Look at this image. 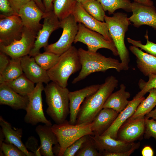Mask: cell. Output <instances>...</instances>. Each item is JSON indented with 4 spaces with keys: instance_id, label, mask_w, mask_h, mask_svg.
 Instances as JSON below:
<instances>
[{
    "instance_id": "obj_1",
    "label": "cell",
    "mask_w": 156,
    "mask_h": 156,
    "mask_svg": "<svg viewBox=\"0 0 156 156\" xmlns=\"http://www.w3.org/2000/svg\"><path fill=\"white\" fill-rule=\"evenodd\" d=\"M118 83V80L114 76L107 77L99 89L83 101L80 107L76 124L91 122L103 108L107 99Z\"/></svg>"
},
{
    "instance_id": "obj_2",
    "label": "cell",
    "mask_w": 156,
    "mask_h": 156,
    "mask_svg": "<svg viewBox=\"0 0 156 156\" xmlns=\"http://www.w3.org/2000/svg\"><path fill=\"white\" fill-rule=\"evenodd\" d=\"M81 68L78 75L73 80L75 84L96 72H105L114 69L118 72L123 70L121 62L111 57H106L98 52H92L80 48L78 49Z\"/></svg>"
},
{
    "instance_id": "obj_3",
    "label": "cell",
    "mask_w": 156,
    "mask_h": 156,
    "mask_svg": "<svg viewBox=\"0 0 156 156\" xmlns=\"http://www.w3.org/2000/svg\"><path fill=\"white\" fill-rule=\"evenodd\" d=\"M44 90L48 105L47 114L55 124L63 123L70 114L69 91L53 81L47 83Z\"/></svg>"
},
{
    "instance_id": "obj_4",
    "label": "cell",
    "mask_w": 156,
    "mask_h": 156,
    "mask_svg": "<svg viewBox=\"0 0 156 156\" xmlns=\"http://www.w3.org/2000/svg\"><path fill=\"white\" fill-rule=\"evenodd\" d=\"M105 21L108 25L109 34L118 51L123 70H127L130 56L125 45V38L131 22L126 14L120 12L114 13L112 16L106 15Z\"/></svg>"
},
{
    "instance_id": "obj_5",
    "label": "cell",
    "mask_w": 156,
    "mask_h": 156,
    "mask_svg": "<svg viewBox=\"0 0 156 156\" xmlns=\"http://www.w3.org/2000/svg\"><path fill=\"white\" fill-rule=\"evenodd\" d=\"M81 68L78 49L72 46L60 56L57 63L47 72L51 81L62 87L66 88L70 77Z\"/></svg>"
},
{
    "instance_id": "obj_6",
    "label": "cell",
    "mask_w": 156,
    "mask_h": 156,
    "mask_svg": "<svg viewBox=\"0 0 156 156\" xmlns=\"http://www.w3.org/2000/svg\"><path fill=\"white\" fill-rule=\"evenodd\" d=\"M91 126V122L72 125L67 120L62 123L52 125V128L59 145L57 155L63 156L68 147L83 136L93 135Z\"/></svg>"
},
{
    "instance_id": "obj_7",
    "label": "cell",
    "mask_w": 156,
    "mask_h": 156,
    "mask_svg": "<svg viewBox=\"0 0 156 156\" xmlns=\"http://www.w3.org/2000/svg\"><path fill=\"white\" fill-rule=\"evenodd\" d=\"M78 23V29L74 43L79 42L83 43L91 52H96L100 49L105 48L111 51L114 55H119L113 41L108 40L101 34L88 28L82 23Z\"/></svg>"
},
{
    "instance_id": "obj_8",
    "label": "cell",
    "mask_w": 156,
    "mask_h": 156,
    "mask_svg": "<svg viewBox=\"0 0 156 156\" xmlns=\"http://www.w3.org/2000/svg\"><path fill=\"white\" fill-rule=\"evenodd\" d=\"M62 34L58 40L44 48L45 51L60 55L72 46L78 29V25L73 14L60 21Z\"/></svg>"
},
{
    "instance_id": "obj_9",
    "label": "cell",
    "mask_w": 156,
    "mask_h": 156,
    "mask_svg": "<svg viewBox=\"0 0 156 156\" xmlns=\"http://www.w3.org/2000/svg\"><path fill=\"white\" fill-rule=\"evenodd\" d=\"M44 89L42 83H37L34 90L27 96L29 102L24 118L26 123L33 125L39 123L52 125L51 121L45 117L43 111L42 93Z\"/></svg>"
},
{
    "instance_id": "obj_10",
    "label": "cell",
    "mask_w": 156,
    "mask_h": 156,
    "mask_svg": "<svg viewBox=\"0 0 156 156\" xmlns=\"http://www.w3.org/2000/svg\"><path fill=\"white\" fill-rule=\"evenodd\" d=\"M37 34L24 27L21 38L8 45L0 44V50L11 58H21L29 55L33 48Z\"/></svg>"
},
{
    "instance_id": "obj_11",
    "label": "cell",
    "mask_w": 156,
    "mask_h": 156,
    "mask_svg": "<svg viewBox=\"0 0 156 156\" xmlns=\"http://www.w3.org/2000/svg\"><path fill=\"white\" fill-rule=\"evenodd\" d=\"M41 29L38 32L34 47L29 55L34 57L40 53V49L48 45V41L51 33L60 28V20L53 10L45 12Z\"/></svg>"
},
{
    "instance_id": "obj_12",
    "label": "cell",
    "mask_w": 156,
    "mask_h": 156,
    "mask_svg": "<svg viewBox=\"0 0 156 156\" xmlns=\"http://www.w3.org/2000/svg\"><path fill=\"white\" fill-rule=\"evenodd\" d=\"M24 27L18 14L8 16L0 15V44L8 45L19 39Z\"/></svg>"
},
{
    "instance_id": "obj_13",
    "label": "cell",
    "mask_w": 156,
    "mask_h": 156,
    "mask_svg": "<svg viewBox=\"0 0 156 156\" xmlns=\"http://www.w3.org/2000/svg\"><path fill=\"white\" fill-rule=\"evenodd\" d=\"M132 15L128 17L135 27L148 25L156 30V10L153 5H147L134 1L131 3Z\"/></svg>"
},
{
    "instance_id": "obj_14",
    "label": "cell",
    "mask_w": 156,
    "mask_h": 156,
    "mask_svg": "<svg viewBox=\"0 0 156 156\" xmlns=\"http://www.w3.org/2000/svg\"><path fill=\"white\" fill-rule=\"evenodd\" d=\"M45 12L33 0L22 7L18 14L24 27L37 34L42 28V25L40 22L43 18Z\"/></svg>"
},
{
    "instance_id": "obj_15",
    "label": "cell",
    "mask_w": 156,
    "mask_h": 156,
    "mask_svg": "<svg viewBox=\"0 0 156 156\" xmlns=\"http://www.w3.org/2000/svg\"><path fill=\"white\" fill-rule=\"evenodd\" d=\"M72 14L77 23H82L88 28L101 34L108 40L113 41L107 23L99 21L90 15L80 3H77Z\"/></svg>"
},
{
    "instance_id": "obj_16",
    "label": "cell",
    "mask_w": 156,
    "mask_h": 156,
    "mask_svg": "<svg viewBox=\"0 0 156 156\" xmlns=\"http://www.w3.org/2000/svg\"><path fill=\"white\" fill-rule=\"evenodd\" d=\"M91 137L101 155L104 152L120 153L127 151L131 148L134 143L126 142L113 138L109 135H100L94 133Z\"/></svg>"
},
{
    "instance_id": "obj_17",
    "label": "cell",
    "mask_w": 156,
    "mask_h": 156,
    "mask_svg": "<svg viewBox=\"0 0 156 156\" xmlns=\"http://www.w3.org/2000/svg\"><path fill=\"white\" fill-rule=\"evenodd\" d=\"M144 116L127 120L119 129L117 139L128 143H132L144 134Z\"/></svg>"
},
{
    "instance_id": "obj_18",
    "label": "cell",
    "mask_w": 156,
    "mask_h": 156,
    "mask_svg": "<svg viewBox=\"0 0 156 156\" xmlns=\"http://www.w3.org/2000/svg\"><path fill=\"white\" fill-rule=\"evenodd\" d=\"M101 84H94L73 92H69L70 118L69 123H76L77 115L81 106L86 98L96 92Z\"/></svg>"
},
{
    "instance_id": "obj_19",
    "label": "cell",
    "mask_w": 156,
    "mask_h": 156,
    "mask_svg": "<svg viewBox=\"0 0 156 156\" xmlns=\"http://www.w3.org/2000/svg\"><path fill=\"white\" fill-rule=\"evenodd\" d=\"M21 64L24 74L34 83L47 84L51 81L47 71L36 62L33 57L27 55L21 57Z\"/></svg>"
},
{
    "instance_id": "obj_20",
    "label": "cell",
    "mask_w": 156,
    "mask_h": 156,
    "mask_svg": "<svg viewBox=\"0 0 156 156\" xmlns=\"http://www.w3.org/2000/svg\"><path fill=\"white\" fill-rule=\"evenodd\" d=\"M52 126L44 124L39 125L35 130L38 135L40 145L36 154V156H54L52 146L58 144L57 138L53 131Z\"/></svg>"
},
{
    "instance_id": "obj_21",
    "label": "cell",
    "mask_w": 156,
    "mask_h": 156,
    "mask_svg": "<svg viewBox=\"0 0 156 156\" xmlns=\"http://www.w3.org/2000/svg\"><path fill=\"white\" fill-rule=\"evenodd\" d=\"M28 102L27 96L20 94L5 83L0 84V105H8L16 110H25Z\"/></svg>"
},
{
    "instance_id": "obj_22",
    "label": "cell",
    "mask_w": 156,
    "mask_h": 156,
    "mask_svg": "<svg viewBox=\"0 0 156 156\" xmlns=\"http://www.w3.org/2000/svg\"><path fill=\"white\" fill-rule=\"evenodd\" d=\"M0 125L4 136V142L15 145L23 151L27 156H35L34 153L29 152L22 141L23 130L21 128L12 127L11 124L0 116Z\"/></svg>"
},
{
    "instance_id": "obj_23",
    "label": "cell",
    "mask_w": 156,
    "mask_h": 156,
    "mask_svg": "<svg viewBox=\"0 0 156 156\" xmlns=\"http://www.w3.org/2000/svg\"><path fill=\"white\" fill-rule=\"evenodd\" d=\"M145 98L144 96L133 99L130 101L126 107L120 112L108 129L101 135H107L117 139L118 131L122 125L134 114L140 103Z\"/></svg>"
},
{
    "instance_id": "obj_24",
    "label": "cell",
    "mask_w": 156,
    "mask_h": 156,
    "mask_svg": "<svg viewBox=\"0 0 156 156\" xmlns=\"http://www.w3.org/2000/svg\"><path fill=\"white\" fill-rule=\"evenodd\" d=\"M131 51L135 56L137 67L145 76L156 75V57L143 52L133 45L129 47Z\"/></svg>"
},
{
    "instance_id": "obj_25",
    "label": "cell",
    "mask_w": 156,
    "mask_h": 156,
    "mask_svg": "<svg viewBox=\"0 0 156 156\" xmlns=\"http://www.w3.org/2000/svg\"><path fill=\"white\" fill-rule=\"evenodd\" d=\"M119 113L109 108H103L91 122L94 133L102 135L112 125Z\"/></svg>"
},
{
    "instance_id": "obj_26",
    "label": "cell",
    "mask_w": 156,
    "mask_h": 156,
    "mask_svg": "<svg viewBox=\"0 0 156 156\" xmlns=\"http://www.w3.org/2000/svg\"><path fill=\"white\" fill-rule=\"evenodd\" d=\"M125 85L121 84L120 89L112 93L105 103L103 108H109L119 113L127 106L130 101L127 99L130 96V94L126 91Z\"/></svg>"
},
{
    "instance_id": "obj_27",
    "label": "cell",
    "mask_w": 156,
    "mask_h": 156,
    "mask_svg": "<svg viewBox=\"0 0 156 156\" xmlns=\"http://www.w3.org/2000/svg\"><path fill=\"white\" fill-rule=\"evenodd\" d=\"M149 94L138 105L133 115L127 120L144 117L156 106V88L150 90Z\"/></svg>"
},
{
    "instance_id": "obj_28",
    "label": "cell",
    "mask_w": 156,
    "mask_h": 156,
    "mask_svg": "<svg viewBox=\"0 0 156 156\" xmlns=\"http://www.w3.org/2000/svg\"><path fill=\"white\" fill-rule=\"evenodd\" d=\"M15 92L23 96H28L35 88L34 83L23 73L12 80L5 82Z\"/></svg>"
},
{
    "instance_id": "obj_29",
    "label": "cell",
    "mask_w": 156,
    "mask_h": 156,
    "mask_svg": "<svg viewBox=\"0 0 156 156\" xmlns=\"http://www.w3.org/2000/svg\"><path fill=\"white\" fill-rule=\"evenodd\" d=\"M21 58H11L7 66L0 74V84L14 79L23 73Z\"/></svg>"
},
{
    "instance_id": "obj_30",
    "label": "cell",
    "mask_w": 156,
    "mask_h": 156,
    "mask_svg": "<svg viewBox=\"0 0 156 156\" xmlns=\"http://www.w3.org/2000/svg\"><path fill=\"white\" fill-rule=\"evenodd\" d=\"M77 2L76 0H53V11L62 20L72 14Z\"/></svg>"
},
{
    "instance_id": "obj_31",
    "label": "cell",
    "mask_w": 156,
    "mask_h": 156,
    "mask_svg": "<svg viewBox=\"0 0 156 156\" xmlns=\"http://www.w3.org/2000/svg\"><path fill=\"white\" fill-rule=\"evenodd\" d=\"M105 11L109 14H113L117 9H121L126 12H131V3L130 0H96Z\"/></svg>"
},
{
    "instance_id": "obj_32",
    "label": "cell",
    "mask_w": 156,
    "mask_h": 156,
    "mask_svg": "<svg viewBox=\"0 0 156 156\" xmlns=\"http://www.w3.org/2000/svg\"><path fill=\"white\" fill-rule=\"evenodd\" d=\"M82 6L90 15L97 20L105 21V11L96 0H84L80 3Z\"/></svg>"
},
{
    "instance_id": "obj_33",
    "label": "cell",
    "mask_w": 156,
    "mask_h": 156,
    "mask_svg": "<svg viewBox=\"0 0 156 156\" xmlns=\"http://www.w3.org/2000/svg\"><path fill=\"white\" fill-rule=\"evenodd\" d=\"M60 55L45 51L40 53L33 57L36 62L42 68L47 71L52 68L57 62Z\"/></svg>"
},
{
    "instance_id": "obj_34",
    "label": "cell",
    "mask_w": 156,
    "mask_h": 156,
    "mask_svg": "<svg viewBox=\"0 0 156 156\" xmlns=\"http://www.w3.org/2000/svg\"><path fill=\"white\" fill-rule=\"evenodd\" d=\"M76 156H101V154L96 148L94 142L90 135L87 140L77 151Z\"/></svg>"
},
{
    "instance_id": "obj_35",
    "label": "cell",
    "mask_w": 156,
    "mask_h": 156,
    "mask_svg": "<svg viewBox=\"0 0 156 156\" xmlns=\"http://www.w3.org/2000/svg\"><path fill=\"white\" fill-rule=\"evenodd\" d=\"M148 77L149 79L147 82L142 79H140L138 85L140 91L133 99L143 97L150 90L153 88H156V75H151Z\"/></svg>"
},
{
    "instance_id": "obj_36",
    "label": "cell",
    "mask_w": 156,
    "mask_h": 156,
    "mask_svg": "<svg viewBox=\"0 0 156 156\" xmlns=\"http://www.w3.org/2000/svg\"><path fill=\"white\" fill-rule=\"evenodd\" d=\"M0 148V156H26L23 151L12 144L3 142Z\"/></svg>"
},
{
    "instance_id": "obj_37",
    "label": "cell",
    "mask_w": 156,
    "mask_h": 156,
    "mask_svg": "<svg viewBox=\"0 0 156 156\" xmlns=\"http://www.w3.org/2000/svg\"><path fill=\"white\" fill-rule=\"evenodd\" d=\"M90 135L83 136L68 147L65 151L63 156H74L81 147L83 143L88 138Z\"/></svg>"
},
{
    "instance_id": "obj_38",
    "label": "cell",
    "mask_w": 156,
    "mask_h": 156,
    "mask_svg": "<svg viewBox=\"0 0 156 156\" xmlns=\"http://www.w3.org/2000/svg\"><path fill=\"white\" fill-rule=\"evenodd\" d=\"M144 134L145 139H149L152 137L156 141V120L153 118L149 119L145 118V129Z\"/></svg>"
},
{
    "instance_id": "obj_39",
    "label": "cell",
    "mask_w": 156,
    "mask_h": 156,
    "mask_svg": "<svg viewBox=\"0 0 156 156\" xmlns=\"http://www.w3.org/2000/svg\"><path fill=\"white\" fill-rule=\"evenodd\" d=\"M0 15L10 16L18 14L12 7L9 0H0Z\"/></svg>"
},
{
    "instance_id": "obj_40",
    "label": "cell",
    "mask_w": 156,
    "mask_h": 156,
    "mask_svg": "<svg viewBox=\"0 0 156 156\" xmlns=\"http://www.w3.org/2000/svg\"><path fill=\"white\" fill-rule=\"evenodd\" d=\"M145 38L146 40V43L145 44L140 43L139 44V47L141 50L146 51L148 53L156 57V44L150 41L148 37L146 36Z\"/></svg>"
},
{
    "instance_id": "obj_41",
    "label": "cell",
    "mask_w": 156,
    "mask_h": 156,
    "mask_svg": "<svg viewBox=\"0 0 156 156\" xmlns=\"http://www.w3.org/2000/svg\"><path fill=\"white\" fill-rule=\"evenodd\" d=\"M140 143V142L136 143H134L131 148L128 151L120 153H109L104 152L101 154V156H129L134 151L139 147Z\"/></svg>"
},
{
    "instance_id": "obj_42",
    "label": "cell",
    "mask_w": 156,
    "mask_h": 156,
    "mask_svg": "<svg viewBox=\"0 0 156 156\" xmlns=\"http://www.w3.org/2000/svg\"><path fill=\"white\" fill-rule=\"evenodd\" d=\"M32 0H9L12 7L18 14L22 7Z\"/></svg>"
},
{
    "instance_id": "obj_43",
    "label": "cell",
    "mask_w": 156,
    "mask_h": 156,
    "mask_svg": "<svg viewBox=\"0 0 156 156\" xmlns=\"http://www.w3.org/2000/svg\"><path fill=\"white\" fill-rule=\"evenodd\" d=\"M10 59L6 54L1 51L0 52V74L1 73L8 64Z\"/></svg>"
},
{
    "instance_id": "obj_44",
    "label": "cell",
    "mask_w": 156,
    "mask_h": 156,
    "mask_svg": "<svg viewBox=\"0 0 156 156\" xmlns=\"http://www.w3.org/2000/svg\"><path fill=\"white\" fill-rule=\"evenodd\" d=\"M141 154L143 156H153V151L152 148L148 146H145L142 149Z\"/></svg>"
},
{
    "instance_id": "obj_45",
    "label": "cell",
    "mask_w": 156,
    "mask_h": 156,
    "mask_svg": "<svg viewBox=\"0 0 156 156\" xmlns=\"http://www.w3.org/2000/svg\"><path fill=\"white\" fill-rule=\"evenodd\" d=\"M45 10V12L53 10V0H42Z\"/></svg>"
},
{
    "instance_id": "obj_46",
    "label": "cell",
    "mask_w": 156,
    "mask_h": 156,
    "mask_svg": "<svg viewBox=\"0 0 156 156\" xmlns=\"http://www.w3.org/2000/svg\"><path fill=\"white\" fill-rule=\"evenodd\" d=\"M145 118H151L156 120V107L154 109L152 110L146 114L144 116Z\"/></svg>"
},
{
    "instance_id": "obj_47",
    "label": "cell",
    "mask_w": 156,
    "mask_h": 156,
    "mask_svg": "<svg viewBox=\"0 0 156 156\" xmlns=\"http://www.w3.org/2000/svg\"><path fill=\"white\" fill-rule=\"evenodd\" d=\"M134 1L137 2L144 5L151 6L153 5V2L151 0H133Z\"/></svg>"
},
{
    "instance_id": "obj_48",
    "label": "cell",
    "mask_w": 156,
    "mask_h": 156,
    "mask_svg": "<svg viewBox=\"0 0 156 156\" xmlns=\"http://www.w3.org/2000/svg\"><path fill=\"white\" fill-rule=\"evenodd\" d=\"M38 6L44 12H45V8L42 0H34Z\"/></svg>"
},
{
    "instance_id": "obj_49",
    "label": "cell",
    "mask_w": 156,
    "mask_h": 156,
    "mask_svg": "<svg viewBox=\"0 0 156 156\" xmlns=\"http://www.w3.org/2000/svg\"><path fill=\"white\" fill-rule=\"evenodd\" d=\"M78 2L81 3L84 0H76Z\"/></svg>"
}]
</instances>
